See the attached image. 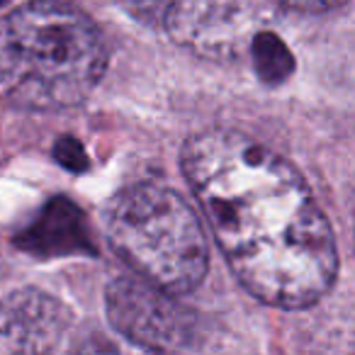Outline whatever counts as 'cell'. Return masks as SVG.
<instances>
[{"mask_svg":"<svg viewBox=\"0 0 355 355\" xmlns=\"http://www.w3.org/2000/svg\"><path fill=\"white\" fill-rule=\"evenodd\" d=\"M107 66V46L85 12L35 0L0 17V105L59 112L83 103Z\"/></svg>","mask_w":355,"mask_h":355,"instance_id":"2","label":"cell"},{"mask_svg":"<svg viewBox=\"0 0 355 355\" xmlns=\"http://www.w3.org/2000/svg\"><path fill=\"white\" fill-rule=\"evenodd\" d=\"M248 54L253 59V71L268 85H280L295 73V56L287 44L272 32H256L248 44Z\"/></svg>","mask_w":355,"mask_h":355,"instance_id":"8","label":"cell"},{"mask_svg":"<svg viewBox=\"0 0 355 355\" xmlns=\"http://www.w3.org/2000/svg\"><path fill=\"white\" fill-rule=\"evenodd\" d=\"M105 309L112 329L144 350H183L195 338L193 316L146 280H112L105 292Z\"/></svg>","mask_w":355,"mask_h":355,"instance_id":"5","label":"cell"},{"mask_svg":"<svg viewBox=\"0 0 355 355\" xmlns=\"http://www.w3.org/2000/svg\"><path fill=\"white\" fill-rule=\"evenodd\" d=\"M107 241L141 280L166 295H188L209 270L200 217L166 185L122 190L107 207Z\"/></svg>","mask_w":355,"mask_h":355,"instance_id":"3","label":"cell"},{"mask_svg":"<svg viewBox=\"0 0 355 355\" xmlns=\"http://www.w3.org/2000/svg\"><path fill=\"white\" fill-rule=\"evenodd\" d=\"M15 243L37 258L80 256V253L95 256V243L83 212L66 198H54L46 202L37 222L27 227L15 239Z\"/></svg>","mask_w":355,"mask_h":355,"instance_id":"7","label":"cell"},{"mask_svg":"<svg viewBox=\"0 0 355 355\" xmlns=\"http://www.w3.org/2000/svg\"><path fill=\"white\" fill-rule=\"evenodd\" d=\"M180 166L236 280L277 309H306L334 287L338 246L302 173L236 129L185 141Z\"/></svg>","mask_w":355,"mask_h":355,"instance_id":"1","label":"cell"},{"mask_svg":"<svg viewBox=\"0 0 355 355\" xmlns=\"http://www.w3.org/2000/svg\"><path fill=\"white\" fill-rule=\"evenodd\" d=\"M280 3L300 12H326L334 10V8H340L345 0H280Z\"/></svg>","mask_w":355,"mask_h":355,"instance_id":"10","label":"cell"},{"mask_svg":"<svg viewBox=\"0 0 355 355\" xmlns=\"http://www.w3.org/2000/svg\"><path fill=\"white\" fill-rule=\"evenodd\" d=\"M163 27L190 54L229 64L248 51L258 32V10L253 0H171Z\"/></svg>","mask_w":355,"mask_h":355,"instance_id":"4","label":"cell"},{"mask_svg":"<svg viewBox=\"0 0 355 355\" xmlns=\"http://www.w3.org/2000/svg\"><path fill=\"white\" fill-rule=\"evenodd\" d=\"M8 3H10V0H0V10H3V8H6Z\"/></svg>","mask_w":355,"mask_h":355,"instance_id":"11","label":"cell"},{"mask_svg":"<svg viewBox=\"0 0 355 355\" xmlns=\"http://www.w3.org/2000/svg\"><path fill=\"white\" fill-rule=\"evenodd\" d=\"M71 311L54 295L35 287L0 300V353H49L64 340Z\"/></svg>","mask_w":355,"mask_h":355,"instance_id":"6","label":"cell"},{"mask_svg":"<svg viewBox=\"0 0 355 355\" xmlns=\"http://www.w3.org/2000/svg\"><path fill=\"white\" fill-rule=\"evenodd\" d=\"M54 153H56V161H59L64 168H69V171H73V173H80V171H85V168H88V156H85V148L80 146L76 139H71V137L59 139Z\"/></svg>","mask_w":355,"mask_h":355,"instance_id":"9","label":"cell"}]
</instances>
